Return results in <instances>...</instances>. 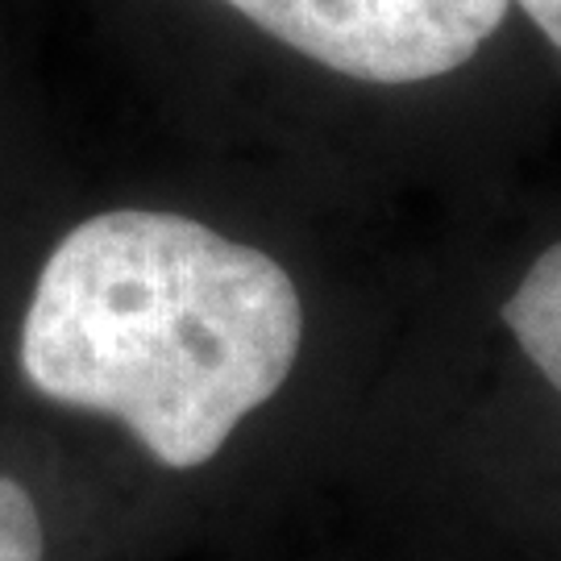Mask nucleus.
Wrapping results in <instances>:
<instances>
[{
	"mask_svg": "<svg viewBox=\"0 0 561 561\" xmlns=\"http://www.w3.org/2000/svg\"><path fill=\"white\" fill-rule=\"evenodd\" d=\"M524 18L545 34V42L561 55V0H512Z\"/></svg>",
	"mask_w": 561,
	"mask_h": 561,
	"instance_id": "obj_5",
	"label": "nucleus"
},
{
	"mask_svg": "<svg viewBox=\"0 0 561 561\" xmlns=\"http://www.w3.org/2000/svg\"><path fill=\"white\" fill-rule=\"evenodd\" d=\"M71 545L62 454L0 403V561H71Z\"/></svg>",
	"mask_w": 561,
	"mask_h": 561,
	"instance_id": "obj_3",
	"label": "nucleus"
},
{
	"mask_svg": "<svg viewBox=\"0 0 561 561\" xmlns=\"http://www.w3.org/2000/svg\"><path fill=\"white\" fill-rule=\"evenodd\" d=\"M321 71L412 88L454 76L500 34L512 0H217Z\"/></svg>",
	"mask_w": 561,
	"mask_h": 561,
	"instance_id": "obj_2",
	"label": "nucleus"
},
{
	"mask_svg": "<svg viewBox=\"0 0 561 561\" xmlns=\"http://www.w3.org/2000/svg\"><path fill=\"white\" fill-rule=\"evenodd\" d=\"M304 337L291 266L201 208L125 196L38 233L0 213V403L50 449L96 428L154 479H208Z\"/></svg>",
	"mask_w": 561,
	"mask_h": 561,
	"instance_id": "obj_1",
	"label": "nucleus"
},
{
	"mask_svg": "<svg viewBox=\"0 0 561 561\" xmlns=\"http://www.w3.org/2000/svg\"><path fill=\"white\" fill-rule=\"evenodd\" d=\"M500 321L520 358L561 400V241H549L500 304Z\"/></svg>",
	"mask_w": 561,
	"mask_h": 561,
	"instance_id": "obj_4",
	"label": "nucleus"
}]
</instances>
